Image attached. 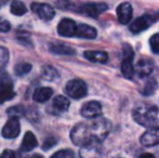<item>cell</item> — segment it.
<instances>
[{
	"label": "cell",
	"mask_w": 159,
	"mask_h": 158,
	"mask_svg": "<svg viewBox=\"0 0 159 158\" xmlns=\"http://www.w3.org/2000/svg\"><path fill=\"white\" fill-rule=\"evenodd\" d=\"M111 124L106 118H98L91 122H80L70 132V139L75 145L84 146L91 142H102L108 135Z\"/></svg>",
	"instance_id": "6da1fadb"
},
{
	"label": "cell",
	"mask_w": 159,
	"mask_h": 158,
	"mask_svg": "<svg viewBox=\"0 0 159 158\" xmlns=\"http://www.w3.org/2000/svg\"><path fill=\"white\" fill-rule=\"evenodd\" d=\"M133 119L138 124L147 128H154L158 122V108L155 105L140 104L132 111Z\"/></svg>",
	"instance_id": "7a4b0ae2"
},
{
	"label": "cell",
	"mask_w": 159,
	"mask_h": 158,
	"mask_svg": "<svg viewBox=\"0 0 159 158\" xmlns=\"http://www.w3.org/2000/svg\"><path fill=\"white\" fill-rule=\"evenodd\" d=\"M122 50H124V59L121 62V73L126 78L131 79L133 78V75L135 73V70L133 67L134 52L131 46L128 43H125L122 46Z\"/></svg>",
	"instance_id": "3957f363"
},
{
	"label": "cell",
	"mask_w": 159,
	"mask_h": 158,
	"mask_svg": "<svg viewBox=\"0 0 159 158\" xmlns=\"http://www.w3.org/2000/svg\"><path fill=\"white\" fill-rule=\"evenodd\" d=\"M107 9H108V6L106 3H84L80 6H74L71 10L95 19L103 12H105Z\"/></svg>",
	"instance_id": "277c9868"
},
{
	"label": "cell",
	"mask_w": 159,
	"mask_h": 158,
	"mask_svg": "<svg viewBox=\"0 0 159 158\" xmlns=\"http://www.w3.org/2000/svg\"><path fill=\"white\" fill-rule=\"evenodd\" d=\"M65 91H66V93L70 97L78 100L86 97L87 92H88V89H87V84L82 80L73 79V80H69L66 84Z\"/></svg>",
	"instance_id": "5b68a950"
},
{
	"label": "cell",
	"mask_w": 159,
	"mask_h": 158,
	"mask_svg": "<svg viewBox=\"0 0 159 158\" xmlns=\"http://www.w3.org/2000/svg\"><path fill=\"white\" fill-rule=\"evenodd\" d=\"M15 97V91L13 90V82L8 75H3L0 78V104L10 101Z\"/></svg>",
	"instance_id": "8992f818"
},
{
	"label": "cell",
	"mask_w": 159,
	"mask_h": 158,
	"mask_svg": "<svg viewBox=\"0 0 159 158\" xmlns=\"http://www.w3.org/2000/svg\"><path fill=\"white\" fill-rule=\"evenodd\" d=\"M155 22H156L155 16L145 14V15H143V16L138 17V19L132 22V24L130 25V30H131L133 34H139V33L143 32V30L151 27Z\"/></svg>",
	"instance_id": "52a82bcc"
},
{
	"label": "cell",
	"mask_w": 159,
	"mask_h": 158,
	"mask_svg": "<svg viewBox=\"0 0 159 158\" xmlns=\"http://www.w3.org/2000/svg\"><path fill=\"white\" fill-rule=\"evenodd\" d=\"M81 116L84 118H96L102 114V105L98 101H90L81 107Z\"/></svg>",
	"instance_id": "ba28073f"
},
{
	"label": "cell",
	"mask_w": 159,
	"mask_h": 158,
	"mask_svg": "<svg viewBox=\"0 0 159 158\" xmlns=\"http://www.w3.org/2000/svg\"><path fill=\"white\" fill-rule=\"evenodd\" d=\"M102 154V146L100 142H91L81 146L79 152L80 158H100Z\"/></svg>",
	"instance_id": "9c48e42d"
},
{
	"label": "cell",
	"mask_w": 159,
	"mask_h": 158,
	"mask_svg": "<svg viewBox=\"0 0 159 158\" xmlns=\"http://www.w3.org/2000/svg\"><path fill=\"white\" fill-rule=\"evenodd\" d=\"M32 10L43 21H50L55 14L54 9L47 3H33Z\"/></svg>",
	"instance_id": "30bf717a"
},
{
	"label": "cell",
	"mask_w": 159,
	"mask_h": 158,
	"mask_svg": "<svg viewBox=\"0 0 159 158\" xmlns=\"http://www.w3.org/2000/svg\"><path fill=\"white\" fill-rule=\"evenodd\" d=\"M21 126L17 118H10L2 129V137L6 139H14L20 134Z\"/></svg>",
	"instance_id": "8fae6325"
},
{
	"label": "cell",
	"mask_w": 159,
	"mask_h": 158,
	"mask_svg": "<svg viewBox=\"0 0 159 158\" xmlns=\"http://www.w3.org/2000/svg\"><path fill=\"white\" fill-rule=\"evenodd\" d=\"M78 25L70 19H63L57 26V32L63 37H74L77 32Z\"/></svg>",
	"instance_id": "7c38bea8"
},
{
	"label": "cell",
	"mask_w": 159,
	"mask_h": 158,
	"mask_svg": "<svg viewBox=\"0 0 159 158\" xmlns=\"http://www.w3.org/2000/svg\"><path fill=\"white\" fill-rule=\"evenodd\" d=\"M140 141L144 146H154L159 144V127H154L144 132Z\"/></svg>",
	"instance_id": "4fadbf2b"
},
{
	"label": "cell",
	"mask_w": 159,
	"mask_h": 158,
	"mask_svg": "<svg viewBox=\"0 0 159 158\" xmlns=\"http://www.w3.org/2000/svg\"><path fill=\"white\" fill-rule=\"evenodd\" d=\"M117 16L118 21L121 24H128L132 19V14H133V10L132 7L129 2H122L117 7Z\"/></svg>",
	"instance_id": "5bb4252c"
},
{
	"label": "cell",
	"mask_w": 159,
	"mask_h": 158,
	"mask_svg": "<svg viewBox=\"0 0 159 158\" xmlns=\"http://www.w3.org/2000/svg\"><path fill=\"white\" fill-rule=\"evenodd\" d=\"M154 68H155V64L151 59H142L138 62L135 73L139 77H147L153 73Z\"/></svg>",
	"instance_id": "9a60e30c"
},
{
	"label": "cell",
	"mask_w": 159,
	"mask_h": 158,
	"mask_svg": "<svg viewBox=\"0 0 159 158\" xmlns=\"http://www.w3.org/2000/svg\"><path fill=\"white\" fill-rule=\"evenodd\" d=\"M96 35H98V32L94 27L87 25V24H80V25H78L75 36L84 39H94Z\"/></svg>",
	"instance_id": "2e32d148"
},
{
	"label": "cell",
	"mask_w": 159,
	"mask_h": 158,
	"mask_svg": "<svg viewBox=\"0 0 159 158\" xmlns=\"http://www.w3.org/2000/svg\"><path fill=\"white\" fill-rule=\"evenodd\" d=\"M49 50L52 53L61 55H71L75 54V49L67 46L65 43H60V42H52L49 44Z\"/></svg>",
	"instance_id": "e0dca14e"
},
{
	"label": "cell",
	"mask_w": 159,
	"mask_h": 158,
	"mask_svg": "<svg viewBox=\"0 0 159 158\" xmlns=\"http://www.w3.org/2000/svg\"><path fill=\"white\" fill-rule=\"evenodd\" d=\"M53 94V90L48 87H42V88H37L33 94L34 101L38 102V103H43L47 102Z\"/></svg>",
	"instance_id": "ac0fdd59"
},
{
	"label": "cell",
	"mask_w": 159,
	"mask_h": 158,
	"mask_svg": "<svg viewBox=\"0 0 159 158\" xmlns=\"http://www.w3.org/2000/svg\"><path fill=\"white\" fill-rule=\"evenodd\" d=\"M69 107V101L63 95H57L54 97L51 105V111L55 113H64L68 110Z\"/></svg>",
	"instance_id": "d6986e66"
},
{
	"label": "cell",
	"mask_w": 159,
	"mask_h": 158,
	"mask_svg": "<svg viewBox=\"0 0 159 158\" xmlns=\"http://www.w3.org/2000/svg\"><path fill=\"white\" fill-rule=\"evenodd\" d=\"M84 56L93 63H106L108 60V54L104 51H86Z\"/></svg>",
	"instance_id": "ffe728a7"
},
{
	"label": "cell",
	"mask_w": 159,
	"mask_h": 158,
	"mask_svg": "<svg viewBox=\"0 0 159 158\" xmlns=\"http://www.w3.org/2000/svg\"><path fill=\"white\" fill-rule=\"evenodd\" d=\"M38 145V142H37V139H36L35 134L30 131L25 133L24 135V139H23V142L21 144V150L23 152H30L33 151L36 146Z\"/></svg>",
	"instance_id": "44dd1931"
},
{
	"label": "cell",
	"mask_w": 159,
	"mask_h": 158,
	"mask_svg": "<svg viewBox=\"0 0 159 158\" xmlns=\"http://www.w3.org/2000/svg\"><path fill=\"white\" fill-rule=\"evenodd\" d=\"M42 76L48 81H54V80L59 78V73L53 66L46 65L42 70Z\"/></svg>",
	"instance_id": "7402d4cb"
},
{
	"label": "cell",
	"mask_w": 159,
	"mask_h": 158,
	"mask_svg": "<svg viewBox=\"0 0 159 158\" xmlns=\"http://www.w3.org/2000/svg\"><path fill=\"white\" fill-rule=\"evenodd\" d=\"M26 12H27V9H26L25 4H24L23 2L15 0V1H13L12 3H11V13H12V14L20 16V15L25 14Z\"/></svg>",
	"instance_id": "603a6c76"
},
{
	"label": "cell",
	"mask_w": 159,
	"mask_h": 158,
	"mask_svg": "<svg viewBox=\"0 0 159 158\" xmlns=\"http://www.w3.org/2000/svg\"><path fill=\"white\" fill-rule=\"evenodd\" d=\"M30 70H32V65H30V63H25V62L19 63L14 68L15 74H16L17 76H23V75L28 74V73L30 72Z\"/></svg>",
	"instance_id": "cb8c5ba5"
},
{
	"label": "cell",
	"mask_w": 159,
	"mask_h": 158,
	"mask_svg": "<svg viewBox=\"0 0 159 158\" xmlns=\"http://www.w3.org/2000/svg\"><path fill=\"white\" fill-rule=\"evenodd\" d=\"M9 61V51L4 47H0V72L4 68Z\"/></svg>",
	"instance_id": "d4e9b609"
},
{
	"label": "cell",
	"mask_w": 159,
	"mask_h": 158,
	"mask_svg": "<svg viewBox=\"0 0 159 158\" xmlns=\"http://www.w3.org/2000/svg\"><path fill=\"white\" fill-rule=\"evenodd\" d=\"M7 113H8L9 116H11V118H19L24 114V110L21 106H13V107L9 108Z\"/></svg>",
	"instance_id": "484cf974"
},
{
	"label": "cell",
	"mask_w": 159,
	"mask_h": 158,
	"mask_svg": "<svg viewBox=\"0 0 159 158\" xmlns=\"http://www.w3.org/2000/svg\"><path fill=\"white\" fill-rule=\"evenodd\" d=\"M149 46L155 54H159V34H155L149 39Z\"/></svg>",
	"instance_id": "4316f807"
},
{
	"label": "cell",
	"mask_w": 159,
	"mask_h": 158,
	"mask_svg": "<svg viewBox=\"0 0 159 158\" xmlns=\"http://www.w3.org/2000/svg\"><path fill=\"white\" fill-rule=\"evenodd\" d=\"M51 158H75V155L70 150H63L55 153Z\"/></svg>",
	"instance_id": "83f0119b"
},
{
	"label": "cell",
	"mask_w": 159,
	"mask_h": 158,
	"mask_svg": "<svg viewBox=\"0 0 159 158\" xmlns=\"http://www.w3.org/2000/svg\"><path fill=\"white\" fill-rule=\"evenodd\" d=\"M11 28V25L10 23H9L7 20L2 19L1 16H0V32H3V33H7L9 32Z\"/></svg>",
	"instance_id": "f1b7e54d"
},
{
	"label": "cell",
	"mask_w": 159,
	"mask_h": 158,
	"mask_svg": "<svg viewBox=\"0 0 159 158\" xmlns=\"http://www.w3.org/2000/svg\"><path fill=\"white\" fill-rule=\"evenodd\" d=\"M57 144V140L54 139V138H48V139L44 141V143H43V150H49V148H51V147H53V146Z\"/></svg>",
	"instance_id": "f546056e"
},
{
	"label": "cell",
	"mask_w": 159,
	"mask_h": 158,
	"mask_svg": "<svg viewBox=\"0 0 159 158\" xmlns=\"http://www.w3.org/2000/svg\"><path fill=\"white\" fill-rule=\"evenodd\" d=\"M0 158H15V154L14 152L10 150H6L2 152V154L0 155Z\"/></svg>",
	"instance_id": "4dcf8cb0"
},
{
	"label": "cell",
	"mask_w": 159,
	"mask_h": 158,
	"mask_svg": "<svg viewBox=\"0 0 159 158\" xmlns=\"http://www.w3.org/2000/svg\"><path fill=\"white\" fill-rule=\"evenodd\" d=\"M140 158H155V157H154V155L149 154V153H145V154L141 155Z\"/></svg>",
	"instance_id": "1f68e13d"
},
{
	"label": "cell",
	"mask_w": 159,
	"mask_h": 158,
	"mask_svg": "<svg viewBox=\"0 0 159 158\" xmlns=\"http://www.w3.org/2000/svg\"><path fill=\"white\" fill-rule=\"evenodd\" d=\"M32 158H43V157H42L41 155H39V154H35V155H33Z\"/></svg>",
	"instance_id": "d6a6232c"
}]
</instances>
